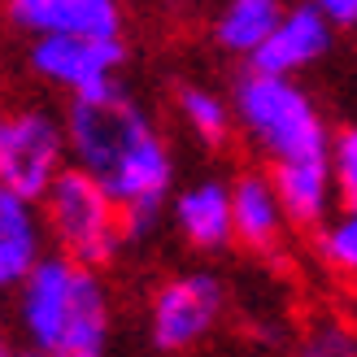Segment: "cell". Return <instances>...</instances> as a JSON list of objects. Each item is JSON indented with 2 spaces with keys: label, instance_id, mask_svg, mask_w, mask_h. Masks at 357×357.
<instances>
[{
  "label": "cell",
  "instance_id": "obj_7",
  "mask_svg": "<svg viewBox=\"0 0 357 357\" xmlns=\"http://www.w3.org/2000/svg\"><path fill=\"white\" fill-rule=\"evenodd\" d=\"M26 75L61 92L66 100L92 96L109 83H122V66H127V40H87V35H40L26 40L22 52Z\"/></svg>",
  "mask_w": 357,
  "mask_h": 357
},
{
  "label": "cell",
  "instance_id": "obj_10",
  "mask_svg": "<svg viewBox=\"0 0 357 357\" xmlns=\"http://www.w3.org/2000/svg\"><path fill=\"white\" fill-rule=\"evenodd\" d=\"M340 31H331L323 17L305 5H288L279 17V26L266 35V44L248 57V70H261V75H279V79H301L305 70L323 66Z\"/></svg>",
  "mask_w": 357,
  "mask_h": 357
},
{
  "label": "cell",
  "instance_id": "obj_4",
  "mask_svg": "<svg viewBox=\"0 0 357 357\" xmlns=\"http://www.w3.org/2000/svg\"><path fill=\"white\" fill-rule=\"evenodd\" d=\"M35 205H40V218H44L48 248L70 257V261L105 271V266L118 261V253L127 248L118 205L75 166H66L52 178Z\"/></svg>",
  "mask_w": 357,
  "mask_h": 357
},
{
  "label": "cell",
  "instance_id": "obj_19",
  "mask_svg": "<svg viewBox=\"0 0 357 357\" xmlns=\"http://www.w3.org/2000/svg\"><path fill=\"white\" fill-rule=\"evenodd\" d=\"M305 9H314L331 31H353L357 26V0H301Z\"/></svg>",
  "mask_w": 357,
  "mask_h": 357
},
{
  "label": "cell",
  "instance_id": "obj_8",
  "mask_svg": "<svg viewBox=\"0 0 357 357\" xmlns=\"http://www.w3.org/2000/svg\"><path fill=\"white\" fill-rule=\"evenodd\" d=\"M0 13L22 40H40V35L122 40L127 35L122 0H0Z\"/></svg>",
  "mask_w": 357,
  "mask_h": 357
},
{
  "label": "cell",
  "instance_id": "obj_14",
  "mask_svg": "<svg viewBox=\"0 0 357 357\" xmlns=\"http://www.w3.org/2000/svg\"><path fill=\"white\" fill-rule=\"evenodd\" d=\"M288 0H213L209 40L222 57H236L248 66V57L266 44V35L279 26Z\"/></svg>",
  "mask_w": 357,
  "mask_h": 357
},
{
  "label": "cell",
  "instance_id": "obj_12",
  "mask_svg": "<svg viewBox=\"0 0 357 357\" xmlns=\"http://www.w3.org/2000/svg\"><path fill=\"white\" fill-rule=\"evenodd\" d=\"M266 174H271V188H275L279 205H283V218H288V227L314 231L331 209H340V192H335V183H331L327 157H301V162H283V166H271Z\"/></svg>",
  "mask_w": 357,
  "mask_h": 357
},
{
  "label": "cell",
  "instance_id": "obj_1",
  "mask_svg": "<svg viewBox=\"0 0 357 357\" xmlns=\"http://www.w3.org/2000/svg\"><path fill=\"white\" fill-rule=\"evenodd\" d=\"M66 157L109 196L122 213L127 244H144L166 222L178 162L166 131L131 87L109 83L92 96H75L61 114Z\"/></svg>",
  "mask_w": 357,
  "mask_h": 357
},
{
  "label": "cell",
  "instance_id": "obj_21",
  "mask_svg": "<svg viewBox=\"0 0 357 357\" xmlns=\"http://www.w3.org/2000/svg\"><path fill=\"white\" fill-rule=\"evenodd\" d=\"M5 357H48V353H35V349H9Z\"/></svg>",
  "mask_w": 357,
  "mask_h": 357
},
{
  "label": "cell",
  "instance_id": "obj_3",
  "mask_svg": "<svg viewBox=\"0 0 357 357\" xmlns=\"http://www.w3.org/2000/svg\"><path fill=\"white\" fill-rule=\"evenodd\" d=\"M227 100H231L236 131L248 139V149L266 166L327 153L331 122L318 96L301 79H279V75H261V70L244 66V75H236Z\"/></svg>",
  "mask_w": 357,
  "mask_h": 357
},
{
  "label": "cell",
  "instance_id": "obj_6",
  "mask_svg": "<svg viewBox=\"0 0 357 357\" xmlns=\"http://www.w3.org/2000/svg\"><path fill=\"white\" fill-rule=\"evenodd\" d=\"M70 166L61 114L48 105H17L5 109L0 127V188L26 201H40L44 188Z\"/></svg>",
  "mask_w": 357,
  "mask_h": 357
},
{
  "label": "cell",
  "instance_id": "obj_17",
  "mask_svg": "<svg viewBox=\"0 0 357 357\" xmlns=\"http://www.w3.org/2000/svg\"><path fill=\"white\" fill-rule=\"evenodd\" d=\"M327 170H331V183L340 192V201L353 205L357 201V127L344 122V127H331L327 135Z\"/></svg>",
  "mask_w": 357,
  "mask_h": 357
},
{
  "label": "cell",
  "instance_id": "obj_13",
  "mask_svg": "<svg viewBox=\"0 0 357 357\" xmlns=\"http://www.w3.org/2000/svg\"><path fill=\"white\" fill-rule=\"evenodd\" d=\"M48 253L40 205L0 188V292H13Z\"/></svg>",
  "mask_w": 357,
  "mask_h": 357
},
{
  "label": "cell",
  "instance_id": "obj_20",
  "mask_svg": "<svg viewBox=\"0 0 357 357\" xmlns=\"http://www.w3.org/2000/svg\"><path fill=\"white\" fill-rule=\"evenodd\" d=\"M9 349H13V327H9V318L0 314V357H5Z\"/></svg>",
  "mask_w": 357,
  "mask_h": 357
},
{
  "label": "cell",
  "instance_id": "obj_23",
  "mask_svg": "<svg viewBox=\"0 0 357 357\" xmlns=\"http://www.w3.org/2000/svg\"><path fill=\"white\" fill-rule=\"evenodd\" d=\"M0 127H5V100H0Z\"/></svg>",
  "mask_w": 357,
  "mask_h": 357
},
{
  "label": "cell",
  "instance_id": "obj_5",
  "mask_svg": "<svg viewBox=\"0 0 357 357\" xmlns=\"http://www.w3.org/2000/svg\"><path fill=\"white\" fill-rule=\"evenodd\" d=\"M227 318V283L209 266L174 271L149 296V340L157 353H192L201 349Z\"/></svg>",
  "mask_w": 357,
  "mask_h": 357
},
{
  "label": "cell",
  "instance_id": "obj_15",
  "mask_svg": "<svg viewBox=\"0 0 357 357\" xmlns=\"http://www.w3.org/2000/svg\"><path fill=\"white\" fill-rule=\"evenodd\" d=\"M174 118L183 131L205 149H227L236 139V122H231V100L227 92L209 83H178L174 87Z\"/></svg>",
  "mask_w": 357,
  "mask_h": 357
},
{
  "label": "cell",
  "instance_id": "obj_2",
  "mask_svg": "<svg viewBox=\"0 0 357 357\" xmlns=\"http://www.w3.org/2000/svg\"><path fill=\"white\" fill-rule=\"evenodd\" d=\"M13 327L35 353L105 357L114 335V296L105 271L48 248L40 266L13 288Z\"/></svg>",
  "mask_w": 357,
  "mask_h": 357
},
{
  "label": "cell",
  "instance_id": "obj_16",
  "mask_svg": "<svg viewBox=\"0 0 357 357\" xmlns=\"http://www.w3.org/2000/svg\"><path fill=\"white\" fill-rule=\"evenodd\" d=\"M314 257L327 275L353 279L357 275V209H331L323 222L314 227Z\"/></svg>",
  "mask_w": 357,
  "mask_h": 357
},
{
  "label": "cell",
  "instance_id": "obj_9",
  "mask_svg": "<svg viewBox=\"0 0 357 357\" xmlns=\"http://www.w3.org/2000/svg\"><path fill=\"white\" fill-rule=\"evenodd\" d=\"M166 218L174 236L201 257H218L236 244V236H231V192L222 174H201L192 183L174 188L166 201Z\"/></svg>",
  "mask_w": 357,
  "mask_h": 357
},
{
  "label": "cell",
  "instance_id": "obj_22",
  "mask_svg": "<svg viewBox=\"0 0 357 357\" xmlns=\"http://www.w3.org/2000/svg\"><path fill=\"white\" fill-rule=\"evenodd\" d=\"M183 5H213V0H183Z\"/></svg>",
  "mask_w": 357,
  "mask_h": 357
},
{
  "label": "cell",
  "instance_id": "obj_18",
  "mask_svg": "<svg viewBox=\"0 0 357 357\" xmlns=\"http://www.w3.org/2000/svg\"><path fill=\"white\" fill-rule=\"evenodd\" d=\"M296 357H357V335L344 318H318L305 331Z\"/></svg>",
  "mask_w": 357,
  "mask_h": 357
},
{
  "label": "cell",
  "instance_id": "obj_11",
  "mask_svg": "<svg viewBox=\"0 0 357 357\" xmlns=\"http://www.w3.org/2000/svg\"><path fill=\"white\" fill-rule=\"evenodd\" d=\"M227 192H231V236H236V244H244L257 257L283 253L292 227L283 218V205L271 188V174L240 170V174L227 178Z\"/></svg>",
  "mask_w": 357,
  "mask_h": 357
}]
</instances>
